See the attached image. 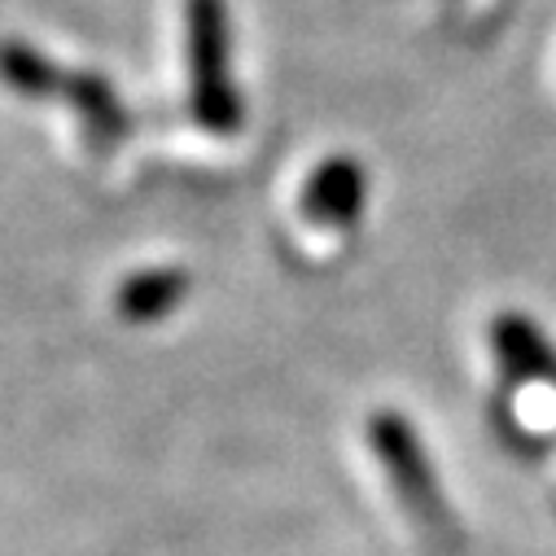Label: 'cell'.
<instances>
[{"label": "cell", "mask_w": 556, "mask_h": 556, "mask_svg": "<svg viewBox=\"0 0 556 556\" xmlns=\"http://www.w3.org/2000/svg\"><path fill=\"white\" fill-rule=\"evenodd\" d=\"M189 294V276L180 267H150V271H136L118 286V316L131 325H154L163 316H172Z\"/></svg>", "instance_id": "obj_5"}, {"label": "cell", "mask_w": 556, "mask_h": 556, "mask_svg": "<svg viewBox=\"0 0 556 556\" xmlns=\"http://www.w3.org/2000/svg\"><path fill=\"white\" fill-rule=\"evenodd\" d=\"M189 84L193 118L215 131H241V92L228 71V5L224 0H189Z\"/></svg>", "instance_id": "obj_2"}, {"label": "cell", "mask_w": 556, "mask_h": 556, "mask_svg": "<svg viewBox=\"0 0 556 556\" xmlns=\"http://www.w3.org/2000/svg\"><path fill=\"white\" fill-rule=\"evenodd\" d=\"M364 202H368V176L351 154L325 159L303 185V215L312 224L351 228L364 215Z\"/></svg>", "instance_id": "obj_3"}, {"label": "cell", "mask_w": 556, "mask_h": 556, "mask_svg": "<svg viewBox=\"0 0 556 556\" xmlns=\"http://www.w3.org/2000/svg\"><path fill=\"white\" fill-rule=\"evenodd\" d=\"M368 443L377 452V460L386 465L390 473V486L399 491L407 517L421 526L439 547H456L460 543V530L452 521V508L439 491V478H434V465L416 439V430L403 421L399 412H377L368 416Z\"/></svg>", "instance_id": "obj_1"}, {"label": "cell", "mask_w": 556, "mask_h": 556, "mask_svg": "<svg viewBox=\"0 0 556 556\" xmlns=\"http://www.w3.org/2000/svg\"><path fill=\"white\" fill-rule=\"evenodd\" d=\"M491 346H495V359L500 368L513 377V381H543V386H556V351L552 342L539 333L534 320L517 316V312H504L491 320Z\"/></svg>", "instance_id": "obj_4"}]
</instances>
